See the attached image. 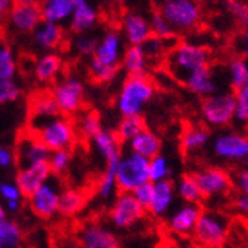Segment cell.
Instances as JSON below:
<instances>
[{"mask_svg": "<svg viewBox=\"0 0 248 248\" xmlns=\"http://www.w3.org/2000/svg\"><path fill=\"white\" fill-rule=\"evenodd\" d=\"M73 14L70 16V30L76 34L88 33L98 19L95 8L88 0H73Z\"/></svg>", "mask_w": 248, "mask_h": 248, "instance_id": "22", "label": "cell"}, {"mask_svg": "<svg viewBox=\"0 0 248 248\" xmlns=\"http://www.w3.org/2000/svg\"><path fill=\"white\" fill-rule=\"evenodd\" d=\"M126 146H128V152L140 155V156L146 157V159H152V157L161 155L162 140L156 132L146 128L135 135L132 140H129L126 143Z\"/></svg>", "mask_w": 248, "mask_h": 248, "instance_id": "21", "label": "cell"}, {"mask_svg": "<svg viewBox=\"0 0 248 248\" xmlns=\"http://www.w3.org/2000/svg\"><path fill=\"white\" fill-rule=\"evenodd\" d=\"M241 49L248 54V30H245L242 34H241Z\"/></svg>", "mask_w": 248, "mask_h": 248, "instance_id": "55", "label": "cell"}, {"mask_svg": "<svg viewBox=\"0 0 248 248\" xmlns=\"http://www.w3.org/2000/svg\"><path fill=\"white\" fill-rule=\"evenodd\" d=\"M93 143L95 146V150L98 152V155L103 157L106 164L121 159V156L124 153L121 141L118 140V137L111 129L103 128L93 139Z\"/></svg>", "mask_w": 248, "mask_h": 248, "instance_id": "26", "label": "cell"}, {"mask_svg": "<svg viewBox=\"0 0 248 248\" xmlns=\"http://www.w3.org/2000/svg\"><path fill=\"white\" fill-rule=\"evenodd\" d=\"M22 207V201H12V202H5V208L8 213H14L16 214Z\"/></svg>", "mask_w": 248, "mask_h": 248, "instance_id": "54", "label": "cell"}, {"mask_svg": "<svg viewBox=\"0 0 248 248\" xmlns=\"http://www.w3.org/2000/svg\"><path fill=\"white\" fill-rule=\"evenodd\" d=\"M29 113L31 119H46L60 115L58 106L49 89H42L30 97Z\"/></svg>", "mask_w": 248, "mask_h": 248, "instance_id": "24", "label": "cell"}, {"mask_svg": "<svg viewBox=\"0 0 248 248\" xmlns=\"http://www.w3.org/2000/svg\"><path fill=\"white\" fill-rule=\"evenodd\" d=\"M52 177L48 164H37L27 168H18L15 174V185L19 189L22 198H29L45 182Z\"/></svg>", "mask_w": 248, "mask_h": 248, "instance_id": "17", "label": "cell"}, {"mask_svg": "<svg viewBox=\"0 0 248 248\" xmlns=\"http://www.w3.org/2000/svg\"><path fill=\"white\" fill-rule=\"evenodd\" d=\"M86 195L82 189L65 187L60 193L58 202V216L64 218H73L75 216L80 214L86 207Z\"/></svg>", "mask_w": 248, "mask_h": 248, "instance_id": "25", "label": "cell"}, {"mask_svg": "<svg viewBox=\"0 0 248 248\" xmlns=\"http://www.w3.org/2000/svg\"><path fill=\"white\" fill-rule=\"evenodd\" d=\"M14 153L18 168H27L37 164H48L51 156V150L43 143H40L27 129H24L18 135Z\"/></svg>", "mask_w": 248, "mask_h": 248, "instance_id": "13", "label": "cell"}, {"mask_svg": "<svg viewBox=\"0 0 248 248\" xmlns=\"http://www.w3.org/2000/svg\"><path fill=\"white\" fill-rule=\"evenodd\" d=\"M121 159L111 161L106 164L104 172L101 174L98 183H97V196L101 201H111L116 193H118V186H116V168Z\"/></svg>", "mask_w": 248, "mask_h": 248, "instance_id": "31", "label": "cell"}, {"mask_svg": "<svg viewBox=\"0 0 248 248\" xmlns=\"http://www.w3.org/2000/svg\"><path fill=\"white\" fill-rule=\"evenodd\" d=\"M61 193V178L51 177L29 198V207L31 213L42 220H52L58 216V202Z\"/></svg>", "mask_w": 248, "mask_h": 248, "instance_id": "8", "label": "cell"}, {"mask_svg": "<svg viewBox=\"0 0 248 248\" xmlns=\"http://www.w3.org/2000/svg\"><path fill=\"white\" fill-rule=\"evenodd\" d=\"M236 104H235V116H233V121L242 124V125H247L248 124V100H245L244 97L241 95H236Z\"/></svg>", "mask_w": 248, "mask_h": 248, "instance_id": "48", "label": "cell"}, {"mask_svg": "<svg viewBox=\"0 0 248 248\" xmlns=\"http://www.w3.org/2000/svg\"><path fill=\"white\" fill-rule=\"evenodd\" d=\"M174 198H175V183L171 178L153 183V196L147 211L153 217H164L170 211Z\"/></svg>", "mask_w": 248, "mask_h": 248, "instance_id": "20", "label": "cell"}, {"mask_svg": "<svg viewBox=\"0 0 248 248\" xmlns=\"http://www.w3.org/2000/svg\"><path fill=\"white\" fill-rule=\"evenodd\" d=\"M73 8V0H43L40 5L42 19L46 22L60 24V22L70 19Z\"/></svg>", "mask_w": 248, "mask_h": 248, "instance_id": "28", "label": "cell"}, {"mask_svg": "<svg viewBox=\"0 0 248 248\" xmlns=\"http://www.w3.org/2000/svg\"><path fill=\"white\" fill-rule=\"evenodd\" d=\"M26 233L15 220L0 221V248H22Z\"/></svg>", "mask_w": 248, "mask_h": 248, "instance_id": "32", "label": "cell"}, {"mask_svg": "<svg viewBox=\"0 0 248 248\" xmlns=\"http://www.w3.org/2000/svg\"><path fill=\"white\" fill-rule=\"evenodd\" d=\"M101 129H103V122L97 111H86V113H83L79 118L76 125L78 135H80V137L86 140H93Z\"/></svg>", "mask_w": 248, "mask_h": 248, "instance_id": "35", "label": "cell"}, {"mask_svg": "<svg viewBox=\"0 0 248 248\" xmlns=\"http://www.w3.org/2000/svg\"><path fill=\"white\" fill-rule=\"evenodd\" d=\"M172 175V168L168 159L162 155H157L149 159V182L156 183L161 180H168Z\"/></svg>", "mask_w": 248, "mask_h": 248, "instance_id": "37", "label": "cell"}, {"mask_svg": "<svg viewBox=\"0 0 248 248\" xmlns=\"http://www.w3.org/2000/svg\"><path fill=\"white\" fill-rule=\"evenodd\" d=\"M164 2H168V0H164Z\"/></svg>", "mask_w": 248, "mask_h": 248, "instance_id": "59", "label": "cell"}, {"mask_svg": "<svg viewBox=\"0 0 248 248\" xmlns=\"http://www.w3.org/2000/svg\"><path fill=\"white\" fill-rule=\"evenodd\" d=\"M175 195L182 199L185 204H199L202 201L199 189L195 183L192 174H186L180 178V182L175 185Z\"/></svg>", "mask_w": 248, "mask_h": 248, "instance_id": "36", "label": "cell"}, {"mask_svg": "<svg viewBox=\"0 0 248 248\" xmlns=\"http://www.w3.org/2000/svg\"><path fill=\"white\" fill-rule=\"evenodd\" d=\"M229 72H231V86L233 88L235 93H238L248 82V64L242 58H236L231 61Z\"/></svg>", "mask_w": 248, "mask_h": 248, "instance_id": "41", "label": "cell"}, {"mask_svg": "<svg viewBox=\"0 0 248 248\" xmlns=\"http://www.w3.org/2000/svg\"><path fill=\"white\" fill-rule=\"evenodd\" d=\"M15 3V0H0V22L5 21Z\"/></svg>", "mask_w": 248, "mask_h": 248, "instance_id": "53", "label": "cell"}, {"mask_svg": "<svg viewBox=\"0 0 248 248\" xmlns=\"http://www.w3.org/2000/svg\"><path fill=\"white\" fill-rule=\"evenodd\" d=\"M6 218H8V211H6L5 205L0 204V221H3V220H6Z\"/></svg>", "mask_w": 248, "mask_h": 248, "instance_id": "57", "label": "cell"}, {"mask_svg": "<svg viewBox=\"0 0 248 248\" xmlns=\"http://www.w3.org/2000/svg\"><path fill=\"white\" fill-rule=\"evenodd\" d=\"M213 153L223 161H248V135L239 132H223L213 141Z\"/></svg>", "mask_w": 248, "mask_h": 248, "instance_id": "14", "label": "cell"}, {"mask_svg": "<svg viewBox=\"0 0 248 248\" xmlns=\"http://www.w3.org/2000/svg\"><path fill=\"white\" fill-rule=\"evenodd\" d=\"M115 2H118V3H122V2H125V0H115Z\"/></svg>", "mask_w": 248, "mask_h": 248, "instance_id": "58", "label": "cell"}, {"mask_svg": "<svg viewBox=\"0 0 248 248\" xmlns=\"http://www.w3.org/2000/svg\"><path fill=\"white\" fill-rule=\"evenodd\" d=\"M62 67V60L57 52L43 54L34 65V78L40 83H51L54 82Z\"/></svg>", "mask_w": 248, "mask_h": 248, "instance_id": "27", "label": "cell"}, {"mask_svg": "<svg viewBox=\"0 0 248 248\" xmlns=\"http://www.w3.org/2000/svg\"><path fill=\"white\" fill-rule=\"evenodd\" d=\"M202 199H211L228 195L233 186L231 174L218 167H207L192 172Z\"/></svg>", "mask_w": 248, "mask_h": 248, "instance_id": "10", "label": "cell"}, {"mask_svg": "<svg viewBox=\"0 0 248 248\" xmlns=\"http://www.w3.org/2000/svg\"><path fill=\"white\" fill-rule=\"evenodd\" d=\"M167 43H168V40H162V39H159V37L152 36L146 43L141 45V48H143V51H144L147 60L150 61V60H153V58H156V57L167 54V46H165Z\"/></svg>", "mask_w": 248, "mask_h": 248, "instance_id": "44", "label": "cell"}, {"mask_svg": "<svg viewBox=\"0 0 248 248\" xmlns=\"http://www.w3.org/2000/svg\"><path fill=\"white\" fill-rule=\"evenodd\" d=\"M228 8L242 26H248V5L238 0H228Z\"/></svg>", "mask_w": 248, "mask_h": 248, "instance_id": "46", "label": "cell"}, {"mask_svg": "<svg viewBox=\"0 0 248 248\" xmlns=\"http://www.w3.org/2000/svg\"><path fill=\"white\" fill-rule=\"evenodd\" d=\"M146 216V210L139 204L132 193L118 192L113 198V204L108 211V218L111 226L126 231L140 223Z\"/></svg>", "mask_w": 248, "mask_h": 248, "instance_id": "9", "label": "cell"}, {"mask_svg": "<svg viewBox=\"0 0 248 248\" xmlns=\"http://www.w3.org/2000/svg\"><path fill=\"white\" fill-rule=\"evenodd\" d=\"M210 141V132L205 128L192 126L186 129L180 139V146L185 153H193L201 149H204Z\"/></svg>", "mask_w": 248, "mask_h": 248, "instance_id": "33", "label": "cell"}, {"mask_svg": "<svg viewBox=\"0 0 248 248\" xmlns=\"http://www.w3.org/2000/svg\"><path fill=\"white\" fill-rule=\"evenodd\" d=\"M149 26H150L152 36H155V37H159L162 40H170V39L175 37V31L168 24V21L164 18L161 11H156L150 15Z\"/></svg>", "mask_w": 248, "mask_h": 248, "instance_id": "39", "label": "cell"}, {"mask_svg": "<svg viewBox=\"0 0 248 248\" xmlns=\"http://www.w3.org/2000/svg\"><path fill=\"white\" fill-rule=\"evenodd\" d=\"M124 51L125 49H124L122 34L116 30H108L98 40L97 49L91 57V60L101 65L110 67V69H119Z\"/></svg>", "mask_w": 248, "mask_h": 248, "instance_id": "15", "label": "cell"}, {"mask_svg": "<svg viewBox=\"0 0 248 248\" xmlns=\"http://www.w3.org/2000/svg\"><path fill=\"white\" fill-rule=\"evenodd\" d=\"M155 95V83L147 75L126 76L116 98V107L122 118L141 116L146 104Z\"/></svg>", "mask_w": 248, "mask_h": 248, "instance_id": "3", "label": "cell"}, {"mask_svg": "<svg viewBox=\"0 0 248 248\" xmlns=\"http://www.w3.org/2000/svg\"><path fill=\"white\" fill-rule=\"evenodd\" d=\"M75 239L80 248H121L115 231L100 221H85L76 229Z\"/></svg>", "mask_w": 248, "mask_h": 248, "instance_id": "12", "label": "cell"}, {"mask_svg": "<svg viewBox=\"0 0 248 248\" xmlns=\"http://www.w3.org/2000/svg\"><path fill=\"white\" fill-rule=\"evenodd\" d=\"M51 93L58 106L60 115L72 118L82 110L85 103V85L79 78L67 76L58 80Z\"/></svg>", "mask_w": 248, "mask_h": 248, "instance_id": "6", "label": "cell"}, {"mask_svg": "<svg viewBox=\"0 0 248 248\" xmlns=\"http://www.w3.org/2000/svg\"><path fill=\"white\" fill-rule=\"evenodd\" d=\"M98 40L100 39L91 33H82L75 37L73 48H75L76 54L80 57H93L97 49Z\"/></svg>", "mask_w": 248, "mask_h": 248, "instance_id": "42", "label": "cell"}, {"mask_svg": "<svg viewBox=\"0 0 248 248\" xmlns=\"http://www.w3.org/2000/svg\"><path fill=\"white\" fill-rule=\"evenodd\" d=\"M72 157H73L72 150H57V152H51L49 161H48L51 174L54 177H60L61 178V175H64L67 172V170L70 168Z\"/></svg>", "mask_w": 248, "mask_h": 248, "instance_id": "40", "label": "cell"}, {"mask_svg": "<svg viewBox=\"0 0 248 248\" xmlns=\"http://www.w3.org/2000/svg\"><path fill=\"white\" fill-rule=\"evenodd\" d=\"M229 217L217 210L202 208L192 232L193 239L202 248H218L228 239Z\"/></svg>", "mask_w": 248, "mask_h": 248, "instance_id": "4", "label": "cell"}, {"mask_svg": "<svg viewBox=\"0 0 248 248\" xmlns=\"http://www.w3.org/2000/svg\"><path fill=\"white\" fill-rule=\"evenodd\" d=\"M211 54L204 46L192 43H178L165 54L168 73L182 83L189 75L210 67Z\"/></svg>", "mask_w": 248, "mask_h": 248, "instance_id": "2", "label": "cell"}, {"mask_svg": "<svg viewBox=\"0 0 248 248\" xmlns=\"http://www.w3.org/2000/svg\"><path fill=\"white\" fill-rule=\"evenodd\" d=\"M0 196H2V199H5V202L22 201V195L14 182H2L0 183Z\"/></svg>", "mask_w": 248, "mask_h": 248, "instance_id": "47", "label": "cell"}, {"mask_svg": "<svg viewBox=\"0 0 248 248\" xmlns=\"http://www.w3.org/2000/svg\"><path fill=\"white\" fill-rule=\"evenodd\" d=\"M149 60L141 46H128L124 51L121 67L128 76H141L147 72Z\"/></svg>", "mask_w": 248, "mask_h": 248, "instance_id": "29", "label": "cell"}, {"mask_svg": "<svg viewBox=\"0 0 248 248\" xmlns=\"http://www.w3.org/2000/svg\"><path fill=\"white\" fill-rule=\"evenodd\" d=\"M132 196L147 211L149 207H150V202H152V196H153V183L147 182V183L139 186L137 189H134L132 190Z\"/></svg>", "mask_w": 248, "mask_h": 248, "instance_id": "45", "label": "cell"}, {"mask_svg": "<svg viewBox=\"0 0 248 248\" xmlns=\"http://www.w3.org/2000/svg\"><path fill=\"white\" fill-rule=\"evenodd\" d=\"M42 3H21L15 2L9 15H8V24L16 33H29L33 31L42 19Z\"/></svg>", "mask_w": 248, "mask_h": 248, "instance_id": "16", "label": "cell"}, {"mask_svg": "<svg viewBox=\"0 0 248 248\" xmlns=\"http://www.w3.org/2000/svg\"><path fill=\"white\" fill-rule=\"evenodd\" d=\"M190 93L201 95V97H210L216 91V83L213 73L210 70V67L207 69H201L192 75H189L183 82H182Z\"/></svg>", "mask_w": 248, "mask_h": 248, "instance_id": "30", "label": "cell"}, {"mask_svg": "<svg viewBox=\"0 0 248 248\" xmlns=\"http://www.w3.org/2000/svg\"><path fill=\"white\" fill-rule=\"evenodd\" d=\"M149 182V159L132 152H124L116 168L118 192L132 193L134 189Z\"/></svg>", "mask_w": 248, "mask_h": 248, "instance_id": "5", "label": "cell"}, {"mask_svg": "<svg viewBox=\"0 0 248 248\" xmlns=\"http://www.w3.org/2000/svg\"><path fill=\"white\" fill-rule=\"evenodd\" d=\"M14 165H16L14 150L9 149V147H0V168L9 170Z\"/></svg>", "mask_w": 248, "mask_h": 248, "instance_id": "50", "label": "cell"}, {"mask_svg": "<svg viewBox=\"0 0 248 248\" xmlns=\"http://www.w3.org/2000/svg\"><path fill=\"white\" fill-rule=\"evenodd\" d=\"M21 95H22V89L15 82V79L0 80V106L16 103L21 98Z\"/></svg>", "mask_w": 248, "mask_h": 248, "instance_id": "43", "label": "cell"}, {"mask_svg": "<svg viewBox=\"0 0 248 248\" xmlns=\"http://www.w3.org/2000/svg\"><path fill=\"white\" fill-rule=\"evenodd\" d=\"M161 14L175 33L189 31L201 21V8L196 0H168L164 2Z\"/></svg>", "mask_w": 248, "mask_h": 248, "instance_id": "7", "label": "cell"}, {"mask_svg": "<svg viewBox=\"0 0 248 248\" xmlns=\"http://www.w3.org/2000/svg\"><path fill=\"white\" fill-rule=\"evenodd\" d=\"M146 129V121L143 116H132V118H122L118 122L116 129L113 131L121 144H126L132 140L139 132Z\"/></svg>", "mask_w": 248, "mask_h": 248, "instance_id": "34", "label": "cell"}, {"mask_svg": "<svg viewBox=\"0 0 248 248\" xmlns=\"http://www.w3.org/2000/svg\"><path fill=\"white\" fill-rule=\"evenodd\" d=\"M232 182L242 195H248V167H244L236 171Z\"/></svg>", "mask_w": 248, "mask_h": 248, "instance_id": "49", "label": "cell"}, {"mask_svg": "<svg viewBox=\"0 0 248 248\" xmlns=\"http://www.w3.org/2000/svg\"><path fill=\"white\" fill-rule=\"evenodd\" d=\"M31 33L36 46L46 52H52L54 49H57L64 37V31L60 24H54V22L46 21H42Z\"/></svg>", "mask_w": 248, "mask_h": 248, "instance_id": "23", "label": "cell"}, {"mask_svg": "<svg viewBox=\"0 0 248 248\" xmlns=\"http://www.w3.org/2000/svg\"><path fill=\"white\" fill-rule=\"evenodd\" d=\"M122 31L129 46H141L152 37L149 19L137 12H128L124 16Z\"/></svg>", "mask_w": 248, "mask_h": 248, "instance_id": "19", "label": "cell"}, {"mask_svg": "<svg viewBox=\"0 0 248 248\" xmlns=\"http://www.w3.org/2000/svg\"><path fill=\"white\" fill-rule=\"evenodd\" d=\"M18 70L16 60L12 49L5 43H0V80L14 79Z\"/></svg>", "mask_w": 248, "mask_h": 248, "instance_id": "38", "label": "cell"}, {"mask_svg": "<svg viewBox=\"0 0 248 248\" xmlns=\"http://www.w3.org/2000/svg\"><path fill=\"white\" fill-rule=\"evenodd\" d=\"M202 211L201 204H183L168 218V229L180 236H187L193 232L195 224Z\"/></svg>", "mask_w": 248, "mask_h": 248, "instance_id": "18", "label": "cell"}, {"mask_svg": "<svg viewBox=\"0 0 248 248\" xmlns=\"http://www.w3.org/2000/svg\"><path fill=\"white\" fill-rule=\"evenodd\" d=\"M235 94H213L205 97L201 104V113L210 126H228L235 116Z\"/></svg>", "mask_w": 248, "mask_h": 248, "instance_id": "11", "label": "cell"}, {"mask_svg": "<svg viewBox=\"0 0 248 248\" xmlns=\"http://www.w3.org/2000/svg\"><path fill=\"white\" fill-rule=\"evenodd\" d=\"M54 248H80V245L78 244L75 236H58Z\"/></svg>", "mask_w": 248, "mask_h": 248, "instance_id": "51", "label": "cell"}, {"mask_svg": "<svg viewBox=\"0 0 248 248\" xmlns=\"http://www.w3.org/2000/svg\"><path fill=\"white\" fill-rule=\"evenodd\" d=\"M26 129L51 152L72 150L78 141L76 125L70 118H65L62 115L46 119L30 118L29 126Z\"/></svg>", "mask_w": 248, "mask_h": 248, "instance_id": "1", "label": "cell"}, {"mask_svg": "<svg viewBox=\"0 0 248 248\" xmlns=\"http://www.w3.org/2000/svg\"><path fill=\"white\" fill-rule=\"evenodd\" d=\"M233 205L242 216L248 217V195H238L233 201Z\"/></svg>", "mask_w": 248, "mask_h": 248, "instance_id": "52", "label": "cell"}, {"mask_svg": "<svg viewBox=\"0 0 248 248\" xmlns=\"http://www.w3.org/2000/svg\"><path fill=\"white\" fill-rule=\"evenodd\" d=\"M235 94H236V95H241V97H244L245 100H248V82H247V83H245V85H244V86L239 89L238 93H235Z\"/></svg>", "mask_w": 248, "mask_h": 248, "instance_id": "56", "label": "cell"}]
</instances>
